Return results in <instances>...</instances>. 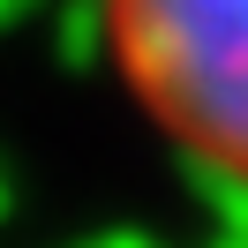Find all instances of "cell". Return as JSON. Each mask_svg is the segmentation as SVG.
<instances>
[{
	"label": "cell",
	"mask_w": 248,
	"mask_h": 248,
	"mask_svg": "<svg viewBox=\"0 0 248 248\" xmlns=\"http://www.w3.org/2000/svg\"><path fill=\"white\" fill-rule=\"evenodd\" d=\"M106 31L151 121L248 188V0H106Z\"/></svg>",
	"instance_id": "cell-1"
}]
</instances>
